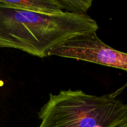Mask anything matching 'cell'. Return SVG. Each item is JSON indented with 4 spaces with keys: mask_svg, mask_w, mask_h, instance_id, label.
<instances>
[{
    "mask_svg": "<svg viewBox=\"0 0 127 127\" xmlns=\"http://www.w3.org/2000/svg\"><path fill=\"white\" fill-rule=\"evenodd\" d=\"M99 26L87 14H42L11 7L0 0V47L19 50L39 58L52 48Z\"/></svg>",
    "mask_w": 127,
    "mask_h": 127,
    "instance_id": "cell-1",
    "label": "cell"
},
{
    "mask_svg": "<svg viewBox=\"0 0 127 127\" xmlns=\"http://www.w3.org/2000/svg\"><path fill=\"white\" fill-rule=\"evenodd\" d=\"M38 114L39 127H115L127 119V104L113 94L62 90L50 94Z\"/></svg>",
    "mask_w": 127,
    "mask_h": 127,
    "instance_id": "cell-2",
    "label": "cell"
},
{
    "mask_svg": "<svg viewBox=\"0 0 127 127\" xmlns=\"http://www.w3.org/2000/svg\"><path fill=\"white\" fill-rule=\"evenodd\" d=\"M48 56H58L96 63L125 71L127 53L115 50L103 42L96 32L76 36L52 48ZM127 87L125 85L112 93L115 97Z\"/></svg>",
    "mask_w": 127,
    "mask_h": 127,
    "instance_id": "cell-3",
    "label": "cell"
},
{
    "mask_svg": "<svg viewBox=\"0 0 127 127\" xmlns=\"http://www.w3.org/2000/svg\"><path fill=\"white\" fill-rule=\"evenodd\" d=\"M11 7L42 14H86L91 7L92 0H2Z\"/></svg>",
    "mask_w": 127,
    "mask_h": 127,
    "instance_id": "cell-4",
    "label": "cell"
},
{
    "mask_svg": "<svg viewBox=\"0 0 127 127\" xmlns=\"http://www.w3.org/2000/svg\"><path fill=\"white\" fill-rule=\"evenodd\" d=\"M115 127H127V119L125 120H124V122L120 123V124L115 126Z\"/></svg>",
    "mask_w": 127,
    "mask_h": 127,
    "instance_id": "cell-5",
    "label": "cell"
}]
</instances>
